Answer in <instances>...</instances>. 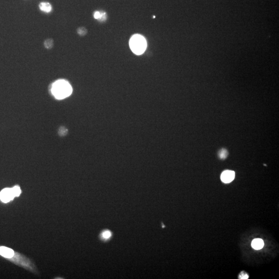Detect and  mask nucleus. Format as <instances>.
Returning a JSON list of instances; mask_svg holds the SVG:
<instances>
[{"instance_id": "12", "label": "nucleus", "mask_w": 279, "mask_h": 279, "mask_svg": "<svg viewBox=\"0 0 279 279\" xmlns=\"http://www.w3.org/2000/svg\"><path fill=\"white\" fill-rule=\"evenodd\" d=\"M77 32L78 34L81 35V36H83L84 35H85L87 33V30H86L85 28L84 27H80L77 30Z\"/></svg>"}, {"instance_id": "4", "label": "nucleus", "mask_w": 279, "mask_h": 279, "mask_svg": "<svg viewBox=\"0 0 279 279\" xmlns=\"http://www.w3.org/2000/svg\"><path fill=\"white\" fill-rule=\"evenodd\" d=\"M11 188H5L0 192V199L4 203H8L14 199Z\"/></svg>"}, {"instance_id": "13", "label": "nucleus", "mask_w": 279, "mask_h": 279, "mask_svg": "<svg viewBox=\"0 0 279 279\" xmlns=\"http://www.w3.org/2000/svg\"><path fill=\"white\" fill-rule=\"evenodd\" d=\"M111 236V233L109 231H105L102 233V237L105 239H108Z\"/></svg>"}, {"instance_id": "5", "label": "nucleus", "mask_w": 279, "mask_h": 279, "mask_svg": "<svg viewBox=\"0 0 279 279\" xmlns=\"http://www.w3.org/2000/svg\"><path fill=\"white\" fill-rule=\"evenodd\" d=\"M235 173L233 171H225L221 175V179L224 183H229L234 180Z\"/></svg>"}, {"instance_id": "11", "label": "nucleus", "mask_w": 279, "mask_h": 279, "mask_svg": "<svg viewBox=\"0 0 279 279\" xmlns=\"http://www.w3.org/2000/svg\"><path fill=\"white\" fill-rule=\"evenodd\" d=\"M228 152L225 149H222L219 152V156L221 159H224L227 156Z\"/></svg>"}, {"instance_id": "6", "label": "nucleus", "mask_w": 279, "mask_h": 279, "mask_svg": "<svg viewBox=\"0 0 279 279\" xmlns=\"http://www.w3.org/2000/svg\"><path fill=\"white\" fill-rule=\"evenodd\" d=\"M39 9L46 13H49L52 10V5L49 2H41L39 5Z\"/></svg>"}, {"instance_id": "1", "label": "nucleus", "mask_w": 279, "mask_h": 279, "mask_svg": "<svg viewBox=\"0 0 279 279\" xmlns=\"http://www.w3.org/2000/svg\"><path fill=\"white\" fill-rule=\"evenodd\" d=\"M0 255L17 265L20 266L34 273L37 272L36 266L30 259L18 252H15L9 248L0 245Z\"/></svg>"}, {"instance_id": "3", "label": "nucleus", "mask_w": 279, "mask_h": 279, "mask_svg": "<svg viewBox=\"0 0 279 279\" xmlns=\"http://www.w3.org/2000/svg\"><path fill=\"white\" fill-rule=\"evenodd\" d=\"M130 47L132 51L136 55H141L144 52L147 43L146 39L142 35L136 34L132 36L129 41Z\"/></svg>"}, {"instance_id": "9", "label": "nucleus", "mask_w": 279, "mask_h": 279, "mask_svg": "<svg viewBox=\"0 0 279 279\" xmlns=\"http://www.w3.org/2000/svg\"><path fill=\"white\" fill-rule=\"evenodd\" d=\"M54 45L53 40L52 39H47L44 42V46L46 49H50L53 47Z\"/></svg>"}, {"instance_id": "2", "label": "nucleus", "mask_w": 279, "mask_h": 279, "mask_svg": "<svg viewBox=\"0 0 279 279\" xmlns=\"http://www.w3.org/2000/svg\"><path fill=\"white\" fill-rule=\"evenodd\" d=\"M72 92V87L66 80H59L52 85L51 92L57 99H63L71 95Z\"/></svg>"}, {"instance_id": "7", "label": "nucleus", "mask_w": 279, "mask_h": 279, "mask_svg": "<svg viewBox=\"0 0 279 279\" xmlns=\"http://www.w3.org/2000/svg\"><path fill=\"white\" fill-rule=\"evenodd\" d=\"M264 245L263 241L261 239H255L252 242V247L255 250H260Z\"/></svg>"}, {"instance_id": "10", "label": "nucleus", "mask_w": 279, "mask_h": 279, "mask_svg": "<svg viewBox=\"0 0 279 279\" xmlns=\"http://www.w3.org/2000/svg\"><path fill=\"white\" fill-rule=\"evenodd\" d=\"M11 190H12L13 193V194H14L15 197L19 196V195H20L21 191L20 188L19 186H15L13 188H11Z\"/></svg>"}, {"instance_id": "8", "label": "nucleus", "mask_w": 279, "mask_h": 279, "mask_svg": "<svg viewBox=\"0 0 279 279\" xmlns=\"http://www.w3.org/2000/svg\"><path fill=\"white\" fill-rule=\"evenodd\" d=\"M106 14L104 12L96 11L94 14V17L96 19H98L101 21H103L106 19Z\"/></svg>"}]
</instances>
